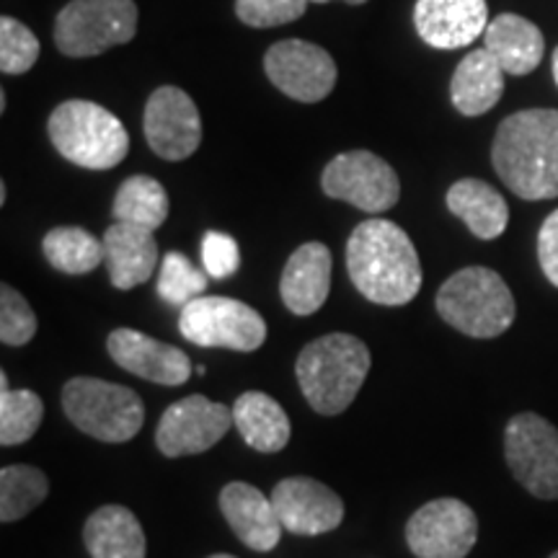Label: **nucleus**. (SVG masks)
<instances>
[{
	"instance_id": "f257e3e1",
	"label": "nucleus",
	"mask_w": 558,
	"mask_h": 558,
	"mask_svg": "<svg viewBox=\"0 0 558 558\" xmlns=\"http://www.w3.org/2000/svg\"><path fill=\"white\" fill-rule=\"evenodd\" d=\"M347 271L352 284L375 305H407L422 290V264L409 233L396 222H360L347 241Z\"/></svg>"
},
{
	"instance_id": "f03ea898",
	"label": "nucleus",
	"mask_w": 558,
	"mask_h": 558,
	"mask_svg": "<svg viewBox=\"0 0 558 558\" xmlns=\"http://www.w3.org/2000/svg\"><path fill=\"white\" fill-rule=\"evenodd\" d=\"M492 163L520 199H556L558 109H522L507 117L494 135Z\"/></svg>"
},
{
	"instance_id": "7ed1b4c3",
	"label": "nucleus",
	"mask_w": 558,
	"mask_h": 558,
	"mask_svg": "<svg viewBox=\"0 0 558 558\" xmlns=\"http://www.w3.org/2000/svg\"><path fill=\"white\" fill-rule=\"evenodd\" d=\"M369 349L352 333H326L298 354L295 375L305 401L316 414L337 416L357 399L367 380Z\"/></svg>"
},
{
	"instance_id": "20e7f679",
	"label": "nucleus",
	"mask_w": 558,
	"mask_h": 558,
	"mask_svg": "<svg viewBox=\"0 0 558 558\" xmlns=\"http://www.w3.org/2000/svg\"><path fill=\"white\" fill-rule=\"evenodd\" d=\"M47 132L54 150L81 169H114L130 153L128 128L94 101H62L50 114Z\"/></svg>"
},
{
	"instance_id": "39448f33",
	"label": "nucleus",
	"mask_w": 558,
	"mask_h": 558,
	"mask_svg": "<svg viewBox=\"0 0 558 558\" xmlns=\"http://www.w3.org/2000/svg\"><path fill=\"white\" fill-rule=\"evenodd\" d=\"M437 313L465 337L494 339L514 324L518 308L501 275L486 267H465L439 288Z\"/></svg>"
},
{
	"instance_id": "423d86ee",
	"label": "nucleus",
	"mask_w": 558,
	"mask_h": 558,
	"mask_svg": "<svg viewBox=\"0 0 558 558\" xmlns=\"http://www.w3.org/2000/svg\"><path fill=\"white\" fill-rule=\"evenodd\" d=\"M65 416L101 442H130L143 429L145 407L135 390L99 378H73L62 388Z\"/></svg>"
},
{
	"instance_id": "0eeeda50",
	"label": "nucleus",
	"mask_w": 558,
	"mask_h": 558,
	"mask_svg": "<svg viewBox=\"0 0 558 558\" xmlns=\"http://www.w3.org/2000/svg\"><path fill=\"white\" fill-rule=\"evenodd\" d=\"M135 34V0H73L54 21V45L68 58H96Z\"/></svg>"
},
{
	"instance_id": "6e6552de",
	"label": "nucleus",
	"mask_w": 558,
	"mask_h": 558,
	"mask_svg": "<svg viewBox=\"0 0 558 558\" xmlns=\"http://www.w3.org/2000/svg\"><path fill=\"white\" fill-rule=\"evenodd\" d=\"M181 337L197 347L254 352L267 339V324L251 305L233 298L202 295L179 313Z\"/></svg>"
},
{
	"instance_id": "1a4fd4ad",
	"label": "nucleus",
	"mask_w": 558,
	"mask_h": 558,
	"mask_svg": "<svg viewBox=\"0 0 558 558\" xmlns=\"http://www.w3.org/2000/svg\"><path fill=\"white\" fill-rule=\"evenodd\" d=\"M505 456L522 488L538 499H558V429L554 424L533 411L509 418Z\"/></svg>"
},
{
	"instance_id": "9d476101",
	"label": "nucleus",
	"mask_w": 558,
	"mask_h": 558,
	"mask_svg": "<svg viewBox=\"0 0 558 558\" xmlns=\"http://www.w3.org/2000/svg\"><path fill=\"white\" fill-rule=\"evenodd\" d=\"M320 190L331 199L369 215H383L401 197V181L393 166L369 150L341 153L324 169Z\"/></svg>"
},
{
	"instance_id": "9b49d317",
	"label": "nucleus",
	"mask_w": 558,
	"mask_h": 558,
	"mask_svg": "<svg viewBox=\"0 0 558 558\" xmlns=\"http://www.w3.org/2000/svg\"><path fill=\"white\" fill-rule=\"evenodd\" d=\"M264 73L284 96L300 104L324 101L337 86V62L324 47L305 39H282L264 54Z\"/></svg>"
},
{
	"instance_id": "f8f14e48",
	"label": "nucleus",
	"mask_w": 558,
	"mask_h": 558,
	"mask_svg": "<svg viewBox=\"0 0 558 558\" xmlns=\"http://www.w3.org/2000/svg\"><path fill=\"white\" fill-rule=\"evenodd\" d=\"M476 538V512L452 497L427 501L411 514L407 525V543L416 558H465Z\"/></svg>"
},
{
	"instance_id": "ddd939ff",
	"label": "nucleus",
	"mask_w": 558,
	"mask_h": 558,
	"mask_svg": "<svg viewBox=\"0 0 558 558\" xmlns=\"http://www.w3.org/2000/svg\"><path fill=\"white\" fill-rule=\"evenodd\" d=\"M230 427H233V409L194 393L163 411L156 429V445L166 458L199 456L215 448Z\"/></svg>"
},
{
	"instance_id": "4468645a",
	"label": "nucleus",
	"mask_w": 558,
	"mask_h": 558,
	"mask_svg": "<svg viewBox=\"0 0 558 558\" xmlns=\"http://www.w3.org/2000/svg\"><path fill=\"white\" fill-rule=\"evenodd\" d=\"M145 140L163 160L190 158L202 143V120L197 104L186 90L160 86L150 94L143 117Z\"/></svg>"
},
{
	"instance_id": "2eb2a0df",
	"label": "nucleus",
	"mask_w": 558,
	"mask_h": 558,
	"mask_svg": "<svg viewBox=\"0 0 558 558\" xmlns=\"http://www.w3.org/2000/svg\"><path fill=\"white\" fill-rule=\"evenodd\" d=\"M271 501L282 527L295 535L331 533L344 520V501L333 488L316 478H282L271 488Z\"/></svg>"
},
{
	"instance_id": "dca6fc26",
	"label": "nucleus",
	"mask_w": 558,
	"mask_h": 558,
	"mask_svg": "<svg viewBox=\"0 0 558 558\" xmlns=\"http://www.w3.org/2000/svg\"><path fill=\"white\" fill-rule=\"evenodd\" d=\"M109 357L122 369L158 386H184L192 378V360L179 347L135 329H114L107 339Z\"/></svg>"
},
{
	"instance_id": "f3484780",
	"label": "nucleus",
	"mask_w": 558,
	"mask_h": 558,
	"mask_svg": "<svg viewBox=\"0 0 558 558\" xmlns=\"http://www.w3.org/2000/svg\"><path fill=\"white\" fill-rule=\"evenodd\" d=\"M414 24L435 50H460L484 37L488 5L486 0H416Z\"/></svg>"
},
{
	"instance_id": "a211bd4d",
	"label": "nucleus",
	"mask_w": 558,
	"mask_h": 558,
	"mask_svg": "<svg viewBox=\"0 0 558 558\" xmlns=\"http://www.w3.org/2000/svg\"><path fill=\"white\" fill-rule=\"evenodd\" d=\"M220 509L226 514L230 530L251 550L269 554L282 538V520H279L275 501L256 486L233 481L220 492Z\"/></svg>"
},
{
	"instance_id": "6ab92c4d",
	"label": "nucleus",
	"mask_w": 558,
	"mask_h": 558,
	"mask_svg": "<svg viewBox=\"0 0 558 558\" xmlns=\"http://www.w3.org/2000/svg\"><path fill=\"white\" fill-rule=\"evenodd\" d=\"M331 251L311 241L292 251L279 279V295L295 316H313L326 303L331 290Z\"/></svg>"
},
{
	"instance_id": "aec40b11",
	"label": "nucleus",
	"mask_w": 558,
	"mask_h": 558,
	"mask_svg": "<svg viewBox=\"0 0 558 558\" xmlns=\"http://www.w3.org/2000/svg\"><path fill=\"white\" fill-rule=\"evenodd\" d=\"M104 264L117 290H132L153 277L158 264L156 233L148 228L117 222L104 233Z\"/></svg>"
},
{
	"instance_id": "412c9836",
	"label": "nucleus",
	"mask_w": 558,
	"mask_h": 558,
	"mask_svg": "<svg viewBox=\"0 0 558 558\" xmlns=\"http://www.w3.org/2000/svg\"><path fill=\"white\" fill-rule=\"evenodd\" d=\"M484 50H488L507 75H527L541 65L546 54V39L533 21L518 13H501L488 21L484 32Z\"/></svg>"
},
{
	"instance_id": "4be33fe9",
	"label": "nucleus",
	"mask_w": 558,
	"mask_h": 558,
	"mask_svg": "<svg viewBox=\"0 0 558 558\" xmlns=\"http://www.w3.org/2000/svg\"><path fill=\"white\" fill-rule=\"evenodd\" d=\"M505 70L488 50H473L458 62L450 81V99L460 114L481 117L497 107L505 94Z\"/></svg>"
},
{
	"instance_id": "5701e85b",
	"label": "nucleus",
	"mask_w": 558,
	"mask_h": 558,
	"mask_svg": "<svg viewBox=\"0 0 558 558\" xmlns=\"http://www.w3.org/2000/svg\"><path fill=\"white\" fill-rule=\"evenodd\" d=\"M83 541L94 558H145L148 550L143 525L122 505L96 509L83 527Z\"/></svg>"
},
{
	"instance_id": "b1692460",
	"label": "nucleus",
	"mask_w": 558,
	"mask_h": 558,
	"mask_svg": "<svg viewBox=\"0 0 558 558\" xmlns=\"http://www.w3.org/2000/svg\"><path fill=\"white\" fill-rule=\"evenodd\" d=\"M448 209L481 241L499 239L509 222L505 197L481 179L456 181L448 192Z\"/></svg>"
},
{
	"instance_id": "393cba45",
	"label": "nucleus",
	"mask_w": 558,
	"mask_h": 558,
	"mask_svg": "<svg viewBox=\"0 0 558 558\" xmlns=\"http://www.w3.org/2000/svg\"><path fill=\"white\" fill-rule=\"evenodd\" d=\"M233 424L248 448L259 452L284 450L292 435L284 409L262 390H248L239 396V401L233 403Z\"/></svg>"
},
{
	"instance_id": "a878e982",
	"label": "nucleus",
	"mask_w": 558,
	"mask_h": 558,
	"mask_svg": "<svg viewBox=\"0 0 558 558\" xmlns=\"http://www.w3.org/2000/svg\"><path fill=\"white\" fill-rule=\"evenodd\" d=\"M111 215L117 222H130V226L148 228L156 233L169 218V194L156 179L130 177L117 192Z\"/></svg>"
},
{
	"instance_id": "bb28decb",
	"label": "nucleus",
	"mask_w": 558,
	"mask_h": 558,
	"mask_svg": "<svg viewBox=\"0 0 558 558\" xmlns=\"http://www.w3.org/2000/svg\"><path fill=\"white\" fill-rule=\"evenodd\" d=\"M47 262L65 275H88L104 264V241H96L88 230L78 226L52 228L45 235Z\"/></svg>"
},
{
	"instance_id": "cd10ccee",
	"label": "nucleus",
	"mask_w": 558,
	"mask_h": 558,
	"mask_svg": "<svg viewBox=\"0 0 558 558\" xmlns=\"http://www.w3.org/2000/svg\"><path fill=\"white\" fill-rule=\"evenodd\" d=\"M45 403L34 390H11L9 375L0 373V445L13 448L37 435Z\"/></svg>"
},
{
	"instance_id": "c85d7f7f",
	"label": "nucleus",
	"mask_w": 558,
	"mask_h": 558,
	"mask_svg": "<svg viewBox=\"0 0 558 558\" xmlns=\"http://www.w3.org/2000/svg\"><path fill=\"white\" fill-rule=\"evenodd\" d=\"M50 494L45 471L34 465H5L0 471V520L16 522L37 509Z\"/></svg>"
},
{
	"instance_id": "c756f323",
	"label": "nucleus",
	"mask_w": 558,
	"mask_h": 558,
	"mask_svg": "<svg viewBox=\"0 0 558 558\" xmlns=\"http://www.w3.org/2000/svg\"><path fill=\"white\" fill-rule=\"evenodd\" d=\"M207 290V271L197 269L190 256L179 254V251H169L160 262L158 275V295L169 305L184 308L192 300L202 298Z\"/></svg>"
},
{
	"instance_id": "7c9ffc66",
	"label": "nucleus",
	"mask_w": 558,
	"mask_h": 558,
	"mask_svg": "<svg viewBox=\"0 0 558 558\" xmlns=\"http://www.w3.org/2000/svg\"><path fill=\"white\" fill-rule=\"evenodd\" d=\"M39 60V39L19 19H0V70L5 75L29 73Z\"/></svg>"
},
{
	"instance_id": "2f4dec72",
	"label": "nucleus",
	"mask_w": 558,
	"mask_h": 558,
	"mask_svg": "<svg viewBox=\"0 0 558 558\" xmlns=\"http://www.w3.org/2000/svg\"><path fill=\"white\" fill-rule=\"evenodd\" d=\"M37 333V316L32 305L11 284L0 288V341L5 347L29 344Z\"/></svg>"
},
{
	"instance_id": "473e14b6",
	"label": "nucleus",
	"mask_w": 558,
	"mask_h": 558,
	"mask_svg": "<svg viewBox=\"0 0 558 558\" xmlns=\"http://www.w3.org/2000/svg\"><path fill=\"white\" fill-rule=\"evenodd\" d=\"M308 3L311 0H235V16L254 29H275L303 16Z\"/></svg>"
},
{
	"instance_id": "72a5a7b5",
	"label": "nucleus",
	"mask_w": 558,
	"mask_h": 558,
	"mask_svg": "<svg viewBox=\"0 0 558 558\" xmlns=\"http://www.w3.org/2000/svg\"><path fill=\"white\" fill-rule=\"evenodd\" d=\"M202 264L205 271L215 279H226L235 275L241 267V251L233 235L220 233V230H207L202 235Z\"/></svg>"
},
{
	"instance_id": "f704fd0d",
	"label": "nucleus",
	"mask_w": 558,
	"mask_h": 558,
	"mask_svg": "<svg viewBox=\"0 0 558 558\" xmlns=\"http://www.w3.org/2000/svg\"><path fill=\"white\" fill-rule=\"evenodd\" d=\"M538 262L548 282L558 288V209L550 213L538 233Z\"/></svg>"
},
{
	"instance_id": "c9c22d12",
	"label": "nucleus",
	"mask_w": 558,
	"mask_h": 558,
	"mask_svg": "<svg viewBox=\"0 0 558 558\" xmlns=\"http://www.w3.org/2000/svg\"><path fill=\"white\" fill-rule=\"evenodd\" d=\"M550 60H554V81H556V86H558V47L554 50V58H550Z\"/></svg>"
},
{
	"instance_id": "e433bc0d",
	"label": "nucleus",
	"mask_w": 558,
	"mask_h": 558,
	"mask_svg": "<svg viewBox=\"0 0 558 558\" xmlns=\"http://www.w3.org/2000/svg\"><path fill=\"white\" fill-rule=\"evenodd\" d=\"M344 3H349V5H362V3H367V0H344Z\"/></svg>"
},
{
	"instance_id": "4c0bfd02",
	"label": "nucleus",
	"mask_w": 558,
	"mask_h": 558,
	"mask_svg": "<svg viewBox=\"0 0 558 558\" xmlns=\"http://www.w3.org/2000/svg\"><path fill=\"white\" fill-rule=\"evenodd\" d=\"M209 558H235V556H228V554H215V556H209Z\"/></svg>"
},
{
	"instance_id": "58836bf2",
	"label": "nucleus",
	"mask_w": 558,
	"mask_h": 558,
	"mask_svg": "<svg viewBox=\"0 0 558 558\" xmlns=\"http://www.w3.org/2000/svg\"><path fill=\"white\" fill-rule=\"evenodd\" d=\"M311 3H331V0H311Z\"/></svg>"
},
{
	"instance_id": "ea45409f",
	"label": "nucleus",
	"mask_w": 558,
	"mask_h": 558,
	"mask_svg": "<svg viewBox=\"0 0 558 558\" xmlns=\"http://www.w3.org/2000/svg\"><path fill=\"white\" fill-rule=\"evenodd\" d=\"M548 558H558V550H556V554H550V556H548Z\"/></svg>"
}]
</instances>
